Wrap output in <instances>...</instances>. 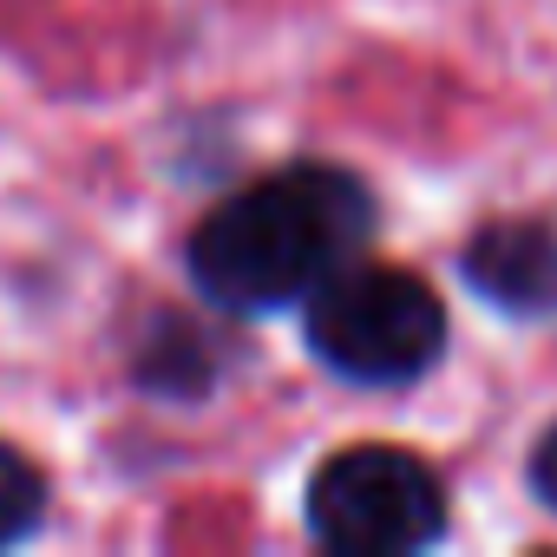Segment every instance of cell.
Returning a JSON list of instances; mask_svg holds the SVG:
<instances>
[{
	"label": "cell",
	"instance_id": "obj_1",
	"mask_svg": "<svg viewBox=\"0 0 557 557\" xmlns=\"http://www.w3.org/2000/svg\"><path fill=\"white\" fill-rule=\"evenodd\" d=\"M374 236V197L342 164H283L223 197L190 230V283L236 315L309 302L335 269L361 262Z\"/></svg>",
	"mask_w": 557,
	"mask_h": 557
},
{
	"label": "cell",
	"instance_id": "obj_2",
	"mask_svg": "<svg viewBox=\"0 0 557 557\" xmlns=\"http://www.w3.org/2000/svg\"><path fill=\"white\" fill-rule=\"evenodd\" d=\"M309 348L329 374L355 387H407L446 348V309L407 269L348 262L302 302Z\"/></svg>",
	"mask_w": 557,
	"mask_h": 557
},
{
	"label": "cell",
	"instance_id": "obj_3",
	"mask_svg": "<svg viewBox=\"0 0 557 557\" xmlns=\"http://www.w3.org/2000/svg\"><path fill=\"white\" fill-rule=\"evenodd\" d=\"M309 531L342 557H407L440 544L446 485L407 446H342L309 479Z\"/></svg>",
	"mask_w": 557,
	"mask_h": 557
},
{
	"label": "cell",
	"instance_id": "obj_4",
	"mask_svg": "<svg viewBox=\"0 0 557 557\" xmlns=\"http://www.w3.org/2000/svg\"><path fill=\"white\" fill-rule=\"evenodd\" d=\"M466 283L505 315H557V230L498 216L466 243Z\"/></svg>",
	"mask_w": 557,
	"mask_h": 557
},
{
	"label": "cell",
	"instance_id": "obj_5",
	"mask_svg": "<svg viewBox=\"0 0 557 557\" xmlns=\"http://www.w3.org/2000/svg\"><path fill=\"white\" fill-rule=\"evenodd\" d=\"M40 518H47V479H40V466L21 446L0 440V550L21 544Z\"/></svg>",
	"mask_w": 557,
	"mask_h": 557
},
{
	"label": "cell",
	"instance_id": "obj_6",
	"mask_svg": "<svg viewBox=\"0 0 557 557\" xmlns=\"http://www.w3.org/2000/svg\"><path fill=\"white\" fill-rule=\"evenodd\" d=\"M531 492H537V505L544 511H557V426L537 440V453H531Z\"/></svg>",
	"mask_w": 557,
	"mask_h": 557
}]
</instances>
